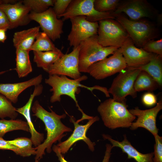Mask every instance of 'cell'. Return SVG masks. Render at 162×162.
<instances>
[{
  "label": "cell",
  "mask_w": 162,
  "mask_h": 162,
  "mask_svg": "<svg viewBox=\"0 0 162 162\" xmlns=\"http://www.w3.org/2000/svg\"><path fill=\"white\" fill-rule=\"evenodd\" d=\"M49 112L45 110L38 100L34 103L32 108L33 116L41 120L44 123L47 136L46 139L38 146L35 147L36 150L35 160H40L45 155V150L50 153L52 151L53 144L57 141L61 142L62 138L66 134L64 133L72 131V129L64 125L61 119L65 118L66 114L58 115L49 108Z\"/></svg>",
  "instance_id": "obj_1"
},
{
  "label": "cell",
  "mask_w": 162,
  "mask_h": 162,
  "mask_svg": "<svg viewBox=\"0 0 162 162\" xmlns=\"http://www.w3.org/2000/svg\"><path fill=\"white\" fill-rule=\"evenodd\" d=\"M87 79L88 77L85 75H82L77 79H71L64 75H49L48 78L45 80V83L52 87L50 90V91L52 92L50 98L51 103L60 101L61 96L63 95L68 96L74 101L78 110L82 114V118L76 121V122L79 123L82 120H89L93 117L85 114L78 104L76 94L79 93V91L80 90V87L86 88L92 93L94 90H98L103 92L106 97H109L110 96L108 90L106 87L99 86L88 87L81 84V82Z\"/></svg>",
  "instance_id": "obj_2"
},
{
  "label": "cell",
  "mask_w": 162,
  "mask_h": 162,
  "mask_svg": "<svg viewBox=\"0 0 162 162\" xmlns=\"http://www.w3.org/2000/svg\"><path fill=\"white\" fill-rule=\"evenodd\" d=\"M126 103L109 98L101 103L97 110L104 125L113 130L118 128H130L136 118L127 109Z\"/></svg>",
  "instance_id": "obj_3"
},
{
  "label": "cell",
  "mask_w": 162,
  "mask_h": 162,
  "mask_svg": "<svg viewBox=\"0 0 162 162\" xmlns=\"http://www.w3.org/2000/svg\"><path fill=\"white\" fill-rule=\"evenodd\" d=\"M79 46V69L80 73H88L90 66L113 54L119 48L103 46L98 42L97 34L82 41Z\"/></svg>",
  "instance_id": "obj_4"
},
{
  "label": "cell",
  "mask_w": 162,
  "mask_h": 162,
  "mask_svg": "<svg viewBox=\"0 0 162 162\" xmlns=\"http://www.w3.org/2000/svg\"><path fill=\"white\" fill-rule=\"evenodd\" d=\"M115 19L123 27L134 45L142 48L148 41L154 40L158 34L155 26L147 20H133L121 14L115 15Z\"/></svg>",
  "instance_id": "obj_5"
},
{
  "label": "cell",
  "mask_w": 162,
  "mask_h": 162,
  "mask_svg": "<svg viewBox=\"0 0 162 162\" xmlns=\"http://www.w3.org/2000/svg\"><path fill=\"white\" fill-rule=\"evenodd\" d=\"M141 70L139 68L127 66L119 73L108 90L109 93L112 94L115 101L126 103V97L127 96L130 95L133 98L137 97L134 84Z\"/></svg>",
  "instance_id": "obj_6"
},
{
  "label": "cell",
  "mask_w": 162,
  "mask_h": 162,
  "mask_svg": "<svg viewBox=\"0 0 162 162\" xmlns=\"http://www.w3.org/2000/svg\"><path fill=\"white\" fill-rule=\"evenodd\" d=\"M98 23L97 39L103 46L119 48L129 37L125 29L115 19L102 20Z\"/></svg>",
  "instance_id": "obj_7"
},
{
  "label": "cell",
  "mask_w": 162,
  "mask_h": 162,
  "mask_svg": "<svg viewBox=\"0 0 162 162\" xmlns=\"http://www.w3.org/2000/svg\"><path fill=\"white\" fill-rule=\"evenodd\" d=\"M94 0H72L61 17L63 21L80 16H85L91 22H98L106 19H115V16L110 12H101L94 8Z\"/></svg>",
  "instance_id": "obj_8"
},
{
  "label": "cell",
  "mask_w": 162,
  "mask_h": 162,
  "mask_svg": "<svg viewBox=\"0 0 162 162\" xmlns=\"http://www.w3.org/2000/svg\"><path fill=\"white\" fill-rule=\"evenodd\" d=\"M127 67L119 48L112 56L90 66L88 73L95 79L100 80L119 73Z\"/></svg>",
  "instance_id": "obj_9"
},
{
  "label": "cell",
  "mask_w": 162,
  "mask_h": 162,
  "mask_svg": "<svg viewBox=\"0 0 162 162\" xmlns=\"http://www.w3.org/2000/svg\"><path fill=\"white\" fill-rule=\"evenodd\" d=\"M71 29L68 36L69 45L74 47L79 46L86 39L97 34L98 22H91L85 16H80L69 19Z\"/></svg>",
  "instance_id": "obj_10"
},
{
  "label": "cell",
  "mask_w": 162,
  "mask_h": 162,
  "mask_svg": "<svg viewBox=\"0 0 162 162\" xmlns=\"http://www.w3.org/2000/svg\"><path fill=\"white\" fill-rule=\"evenodd\" d=\"M124 13L130 20H137L144 18L153 19L158 14L145 0H128L120 1L116 9L111 13L114 15Z\"/></svg>",
  "instance_id": "obj_11"
},
{
  "label": "cell",
  "mask_w": 162,
  "mask_h": 162,
  "mask_svg": "<svg viewBox=\"0 0 162 162\" xmlns=\"http://www.w3.org/2000/svg\"><path fill=\"white\" fill-rule=\"evenodd\" d=\"M29 16L31 20H34L39 24L43 32L51 40L55 41L60 38L63 33V21L58 18L52 8L50 7L40 13L31 11Z\"/></svg>",
  "instance_id": "obj_12"
},
{
  "label": "cell",
  "mask_w": 162,
  "mask_h": 162,
  "mask_svg": "<svg viewBox=\"0 0 162 162\" xmlns=\"http://www.w3.org/2000/svg\"><path fill=\"white\" fill-rule=\"evenodd\" d=\"M80 46L73 48L68 54H64L49 68V75L68 76L74 79L81 76L79 69V53Z\"/></svg>",
  "instance_id": "obj_13"
},
{
  "label": "cell",
  "mask_w": 162,
  "mask_h": 162,
  "mask_svg": "<svg viewBox=\"0 0 162 162\" xmlns=\"http://www.w3.org/2000/svg\"><path fill=\"white\" fill-rule=\"evenodd\" d=\"M162 109V101L160 100L154 107L149 109L142 110L136 106L129 110L132 115L137 117V120L132 123L130 129L134 130L142 128L147 130L154 136L158 134L159 129L156 126V118Z\"/></svg>",
  "instance_id": "obj_14"
},
{
  "label": "cell",
  "mask_w": 162,
  "mask_h": 162,
  "mask_svg": "<svg viewBox=\"0 0 162 162\" xmlns=\"http://www.w3.org/2000/svg\"><path fill=\"white\" fill-rule=\"evenodd\" d=\"M70 121L74 125V130L70 136L66 140L60 142L57 146L58 147L61 153L64 154L68 152L70 148L75 142L79 140H82L88 145L89 149L92 152L94 150L95 143L93 142L86 136L87 132L90 127L95 122L98 121V116L93 117L88 120L84 125H80L76 121L75 118L70 116Z\"/></svg>",
  "instance_id": "obj_15"
},
{
  "label": "cell",
  "mask_w": 162,
  "mask_h": 162,
  "mask_svg": "<svg viewBox=\"0 0 162 162\" xmlns=\"http://www.w3.org/2000/svg\"><path fill=\"white\" fill-rule=\"evenodd\" d=\"M120 48L128 67L139 68L144 66L149 62L154 54L136 47L129 37Z\"/></svg>",
  "instance_id": "obj_16"
},
{
  "label": "cell",
  "mask_w": 162,
  "mask_h": 162,
  "mask_svg": "<svg viewBox=\"0 0 162 162\" xmlns=\"http://www.w3.org/2000/svg\"><path fill=\"white\" fill-rule=\"evenodd\" d=\"M0 9L6 14L10 23V29L26 25L31 20L29 15L30 9L22 1L14 4L3 3L0 4Z\"/></svg>",
  "instance_id": "obj_17"
},
{
  "label": "cell",
  "mask_w": 162,
  "mask_h": 162,
  "mask_svg": "<svg viewBox=\"0 0 162 162\" xmlns=\"http://www.w3.org/2000/svg\"><path fill=\"white\" fill-rule=\"evenodd\" d=\"M43 86L40 84L35 86L33 93L26 104L23 106L16 109L18 112L22 115L25 118L28 126L29 132L31 134V139L33 145L36 147L41 144L44 141V135L37 131L34 128L32 122L30 115V109L34 98L40 95L42 93Z\"/></svg>",
  "instance_id": "obj_18"
},
{
  "label": "cell",
  "mask_w": 162,
  "mask_h": 162,
  "mask_svg": "<svg viewBox=\"0 0 162 162\" xmlns=\"http://www.w3.org/2000/svg\"><path fill=\"white\" fill-rule=\"evenodd\" d=\"M123 136V140L120 142L113 139L108 134H102L104 140H108L111 143L113 148L117 147L120 148L123 153L127 155L128 159H133L137 162H154L153 152L146 154H143L140 152L131 145L125 134H124Z\"/></svg>",
  "instance_id": "obj_19"
},
{
  "label": "cell",
  "mask_w": 162,
  "mask_h": 162,
  "mask_svg": "<svg viewBox=\"0 0 162 162\" xmlns=\"http://www.w3.org/2000/svg\"><path fill=\"white\" fill-rule=\"evenodd\" d=\"M43 79L42 74L23 82L13 83H0V94L12 103H16L19 95L25 90L32 86L40 84Z\"/></svg>",
  "instance_id": "obj_20"
},
{
  "label": "cell",
  "mask_w": 162,
  "mask_h": 162,
  "mask_svg": "<svg viewBox=\"0 0 162 162\" xmlns=\"http://www.w3.org/2000/svg\"><path fill=\"white\" fill-rule=\"evenodd\" d=\"M40 26L15 32L13 39L16 49H20L30 51V49L40 32Z\"/></svg>",
  "instance_id": "obj_21"
},
{
  "label": "cell",
  "mask_w": 162,
  "mask_h": 162,
  "mask_svg": "<svg viewBox=\"0 0 162 162\" xmlns=\"http://www.w3.org/2000/svg\"><path fill=\"white\" fill-rule=\"evenodd\" d=\"M33 61L38 67L47 72L50 67L64 54L59 50L45 52L33 51Z\"/></svg>",
  "instance_id": "obj_22"
},
{
  "label": "cell",
  "mask_w": 162,
  "mask_h": 162,
  "mask_svg": "<svg viewBox=\"0 0 162 162\" xmlns=\"http://www.w3.org/2000/svg\"><path fill=\"white\" fill-rule=\"evenodd\" d=\"M16 49V68L14 69L19 78L23 77L32 71L29 58V51L19 48Z\"/></svg>",
  "instance_id": "obj_23"
},
{
  "label": "cell",
  "mask_w": 162,
  "mask_h": 162,
  "mask_svg": "<svg viewBox=\"0 0 162 162\" xmlns=\"http://www.w3.org/2000/svg\"><path fill=\"white\" fill-rule=\"evenodd\" d=\"M141 70L148 73L157 82L159 87L162 86V57L154 54L149 62L139 68Z\"/></svg>",
  "instance_id": "obj_24"
},
{
  "label": "cell",
  "mask_w": 162,
  "mask_h": 162,
  "mask_svg": "<svg viewBox=\"0 0 162 162\" xmlns=\"http://www.w3.org/2000/svg\"><path fill=\"white\" fill-rule=\"evenodd\" d=\"M159 87L157 82L146 72L141 70L134 82V88L136 92L155 91Z\"/></svg>",
  "instance_id": "obj_25"
},
{
  "label": "cell",
  "mask_w": 162,
  "mask_h": 162,
  "mask_svg": "<svg viewBox=\"0 0 162 162\" xmlns=\"http://www.w3.org/2000/svg\"><path fill=\"white\" fill-rule=\"evenodd\" d=\"M8 141L10 144L17 148L16 154L23 157L35 155L36 150L32 147L33 145L30 138L21 137Z\"/></svg>",
  "instance_id": "obj_26"
},
{
  "label": "cell",
  "mask_w": 162,
  "mask_h": 162,
  "mask_svg": "<svg viewBox=\"0 0 162 162\" xmlns=\"http://www.w3.org/2000/svg\"><path fill=\"white\" fill-rule=\"evenodd\" d=\"M15 130H22L29 132L28 124L21 119H0V137L3 138L8 132Z\"/></svg>",
  "instance_id": "obj_27"
},
{
  "label": "cell",
  "mask_w": 162,
  "mask_h": 162,
  "mask_svg": "<svg viewBox=\"0 0 162 162\" xmlns=\"http://www.w3.org/2000/svg\"><path fill=\"white\" fill-rule=\"evenodd\" d=\"M58 49L45 33L40 32L36 37V40L31 47L30 51L45 52Z\"/></svg>",
  "instance_id": "obj_28"
},
{
  "label": "cell",
  "mask_w": 162,
  "mask_h": 162,
  "mask_svg": "<svg viewBox=\"0 0 162 162\" xmlns=\"http://www.w3.org/2000/svg\"><path fill=\"white\" fill-rule=\"evenodd\" d=\"M16 109L10 101L0 94V118L8 117L11 119H15L18 115Z\"/></svg>",
  "instance_id": "obj_29"
},
{
  "label": "cell",
  "mask_w": 162,
  "mask_h": 162,
  "mask_svg": "<svg viewBox=\"0 0 162 162\" xmlns=\"http://www.w3.org/2000/svg\"><path fill=\"white\" fill-rule=\"evenodd\" d=\"M22 2L32 12L37 13L44 12L50 6H53L54 3V0H24Z\"/></svg>",
  "instance_id": "obj_30"
},
{
  "label": "cell",
  "mask_w": 162,
  "mask_h": 162,
  "mask_svg": "<svg viewBox=\"0 0 162 162\" xmlns=\"http://www.w3.org/2000/svg\"><path fill=\"white\" fill-rule=\"evenodd\" d=\"M120 1L119 0H94V7L98 11L112 13L117 8Z\"/></svg>",
  "instance_id": "obj_31"
},
{
  "label": "cell",
  "mask_w": 162,
  "mask_h": 162,
  "mask_svg": "<svg viewBox=\"0 0 162 162\" xmlns=\"http://www.w3.org/2000/svg\"><path fill=\"white\" fill-rule=\"evenodd\" d=\"M145 51L162 57V39L150 40L146 43L142 48Z\"/></svg>",
  "instance_id": "obj_32"
},
{
  "label": "cell",
  "mask_w": 162,
  "mask_h": 162,
  "mask_svg": "<svg viewBox=\"0 0 162 162\" xmlns=\"http://www.w3.org/2000/svg\"><path fill=\"white\" fill-rule=\"evenodd\" d=\"M72 0H54L53 10L58 18L64 13Z\"/></svg>",
  "instance_id": "obj_33"
},
{
  "label": "cell",
  "mask_w": 162,
  "mask_h": 162,
  "mask_svg": "<svg viewBox=\"0 0 162 162\" xmlns=\"http://www.w3.org/2000/svg\"><path fill=\"white\" fill-rule=\"evenodd\" d=\"M155 143L154 145L153 160L154 162H162V137L158 134L154 136Z\"/></svg>",
  "instance_id": "obj_34"
},
{
  "label": "cell",
  "mask_w": 162,
  "mask_h": 162,
  "mask_svg": "<svg viewBox=\"0 0 162 162\" xmlns=\"http://www.w3.org/2000/svg\"><path fill=\"white\" fill-rule=\"evenodd\" d=\"M142 100L143 104L148 106H153L157 101L156 96L150 92L144 94L142 96Z\"/></svg>",
  "instance_id": "obj_35"
},
{
  "label": "cell",
  "mask_w": 162,
  "mask_h": 162,
  "mask_svg": "<svg viewBox=\"0 0 162 162\" xmlns=\"http://www.w3.org/2000/svg\"><path fill=\"white\" fill-rule=\"evenodd\" d=\"M10 29V23L5 14L0 9V29Z\"/></svg>",
  "instance_id": "obj_36"
},
{
  "label": "cell",
  "mask_w": 162,
  "mask_h": 162,
  "mask_svg": "<svg viewBox=\"0 0 162 162\" xmlns=\"http://www.w3.org/2000/svg\"><path fill=\"white\" fill-rule=\"evenodd\" d=\"M0 149L11 150L16 154L17 148L16 146L10 144L8 140H5L3 138L0 137Z\"/></svg>",
  "instance_id": "obj_37"
},
{
  "label": "cell",
  "mask_w": 162,
  "mask_h": 162,
  "mask_svg": "<svg viewBox=\"0 0 162 162\" xmlns=\"http://www.w3.org/2000/svg\"><path fill=\"white\" fill-rule=\"evenodd\" d=\"M113 148L111 144H106L105 154L102 162H109L111 156V151Z\"/></svg>",
  "instance_id": "obj_38"
},
{
  "label": "cell",
  "mask_w": 162,
  "mask_h": 162,
  "mask_svg": "<svg viewBox=\"0 0 162 162\" xmlns=\"http://www.w3.org/2000/svg\"><path fill=\"white\" fill-rule=\"evenodd\" d=\"M52 150L56 154L58 158V160L60 162H69L65 159L62 154L61 153L57 145H54L52 147ZM87 162H93L88 161Z\"/></svg>",
  "instance_id": "obj_39"
},
{
  "label": "cell",
  "mask_w": 162,
  "mask_h": 162,
  "mask_svg": "<svg viewBox=\"0 0 162 162\" xmlns=\"http://www.w3.org/2000/svg\"><path fill=\"white\" fill-rule=\"evenodd\" d=\"M7 29H0V41L4 43L7 39L6 32Z\"/></svg>",
  "instance_id": "obj_40"
},
{
  "label": "cell",
  "mask_w": 162,
  "mask_h": 162,
  "mask_svg": "<svg viewBox=\"0 0 162 162\" xmlns=\"http://www.w3.org/2000/svg\"><path fill=\"white\" fill-rule=\"evenodd\" d=\"M7 0H0V4L3 3H6L7 2Z\"/></svg>",
  "instance_id": "obj_41"
},
{
  "label": "cell",
  "mask_w": 162,
  "mask_h": 162,
  "mask_svg": "<svg viewBox=\"0 0 162 162\" xmlns=\"http://www.w3.org/2000/svg\"><path fill=\"white\" fill-rule=\"evenodd\" d=\"M7 71H3L0 72V75L4 74Z\"/></svg>",
  "instance_id": "obj_42"
},
{
  "label": "cell",
  "mask_w": 162,
  "mask_h": 162,
  "mask_svg": "<svg viewBox=\"0 0 162 162\" xmlns=\"http://www.w3.org/2000/svg\"><path fill=\"white\" fill-rule=\"evenodd\" d=\"M34 162H39V160H35Z\"/></svg>",
  "instance_id": "obj_43"
},
{
  "label": "cell",
  "mask_w": 162,
  "mask_h": 162,
  "mask_svg": "<svg viewBox=\"0 0 162 162\" xmlns=\"http://www.w3.org/2000/svg\"></svg>",
  "instance_id": "obj_44"
},
{
  "label": "cell",
  "mask_w": 162,
  "mask_h": 162,
  "mask_svg": "<svg viewBox=\"0 0 162 162\" xmlns=\"http://www.w3.org/2000/svg\"></svg>",
  "instance_id": "obj_45"
}]
</instances>
